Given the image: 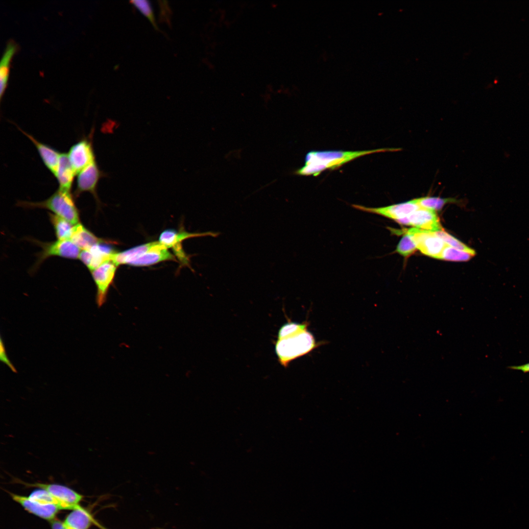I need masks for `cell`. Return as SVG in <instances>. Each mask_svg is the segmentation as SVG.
Returning a JSON list of instances; mask_svg holds the SVG:
<instances>
[{
	"mask_svg": "<svg viewBox=\"0 0 529 529\" xmlns=\"http://www.w3.org/2000/svg\"><path fill=\"white\" fill-rule=\"evenodd\" d=\"M351 206L358 210L380 215L396 221L409 216L421 208L415 199L405 202L377 208L358 204H352Z\"/></svg>",
	"mask_w": 529,
	"mask_h": 529,
	"instance_id": "9c48e42d",
	"label": "cell"
},
{
	"mask_svg": "<svg viewBox=\"0 0 529 529\" xmlns=\"http://www.w3.org/2000/svg\"><path fill=\"white\" fill-rule=\"evenodd\" d=\"M511 368L521 370L524 372H529V363L522 365L510 367Z\"/></svg>",
	"mask_w": 529,
	"mask_h": 529,
	"instance_id": "4dcf8cb0",
	"label": "cell"
},
{
	"mask_svg": "<svg viewBox=\"0 0 529 529\" xmlns=\"http://www.w3.org/2000/svg\"><path fill=\"white\" fill-rule=\"evenodd\" d=\"M18 128L33 144L44 165L55 175L58 168L61 153L51 146L39 142L32 135L25 132L20 128L18 127Z\"/></svg>",
	"mask_w": 529,
	"mask_h": 529,
	"instance_id": "e0dca14e",
	"label": "cell"
},
{
	"mask_svg": "<svg viewBox=\"0 0 529 529\" xmlns=\"http://www.w3.org/2000/svg\"><path fill=\"white\" fill-rule=\"evenodd\" d=\"M433 232L437 237L440 238L446 244L449 245L450 246L465 252L476 254V252L474 249L467 246L463 243H462L452 235L445 232L444 231L440 230Z\"/></svg>",
	"mask_w": 529,
	"mask_h": 529,
	"instance_id": "484cf974",
	"label": "cell"
},
{
	"mask_svg": "<svg viewBox=\"0 0 529 529\" xmlns=\"http://www.w3.org/2000/svg\"><path fill=\"white\" fill-rule=\"evenodd\" d=\"M63 523L67 529H88L93 524L101 529H105L81 505L72 510L66 516Z\"/></svg>",
	"mask_w": 529,
	"mask_h": 529,
	"instance_id": "9a60e30c",
	"label": "cell"
},
{
	"mask_svg": "<svg viewBox=\"0 0 529 529\" xmlns=\"http://www.w3.org/2000/svg\"><path fill=\"white\" fill-rule=\"evenodd\" d=\"M57 240H70L74 226L65 219L56 215L48 213Z\"/></svg>",
	"mask_w": 529,
	"mask_h": 529,
	"instance_id": "44dd1931",
	"label": "cell"
},
{
	"mask_svg": "<svg viewBox=\"0 0 529 529\" xmlns=\"http://www.w3.org/2000/svg\"><path fill=\"white\" fill-rule=\"evenodd\" d=\"M0 360L2 362L7 365L13 372H17L16 368L10 361V360L6 354L5 346L1 338H0Z\"/></svg>",
	"mask_w": 529,
	"mask_h": 529,
	"instance_id": "f1b7e54d",
	"label": "cell"
},
{
	"mask_svg": "<svg viewBox=\"0 0 529 529\" xmlns=\"http://www.w3.org/2000/svg\"><path fill=\"white\" fill-rule=\"evenodd\" d=\"M76 173L66 153H61L58 168L55 174L59 184V189L71 192Z\"/></svg>",
	"mask_w": 529,
	"mask_h": 529,
	"instance_id": "d6986e66",
	"label": "cell"
},
{
	"mask_svg": "<svg viewBox=\"0 0 529 529\" xmlns=\"http://www.w3.org/2000/svg\"><path fill=\"white\" fill-rule=\"evenodd\" d=\"M70 240L82 250L89 249L98 243L115 242L112 240L96 237L80 222L74 225Z\"/></svg>",
	"mask_w": 529,
	"mask_h": 529,
	"instance_id": "ac0fdd59",
	"label": "cell"
},
{
	"mask_svg": "<svg viewBox=\"0 0 529 529\" xmlns=\"http://www.w3.org/2000/svg\"><path fill=\"white\" fill-rule=\"evenodd\" d=\"M317 346L313 335L306 330L285 338L277 339L275 349L279 363L287 367L290 361L309 353Z\"/></svg>",
	"mask_w": 529,
	"mask_h": 529,
	"instance_id": "3957f363",
	"label": "cell"
},
{
	"mask_svg": "<svg viewBox=\"0 0 529 529\" xmlns=\"http://www.w3.org/2000/svg\"><path fill=\"white\" fill-rule=\"evenodd\" d=\"M417 249L411 236L405 233L397 246L396 251L401 255L407 257L412 254Z\"/></svg>",
	"mask_w": 529,
	"mask_h": 529,
	"instance_id": "4316f807",
	"label": "cell"
},
{
	"mask_svg": "<svg viewBox=\"0 0 529 529\" xmlns=\"http://www.w3.org/2000/svg\"><path fill=\"white\" fill-rule=\"evenodd\" d=\"M130 2L143 15L148 19L156 29H158V26L155 22L152 8L148 1L144 0H132Z\"/></svg>",
	"mask_w": 529,
	"mask_h": 529,
	"instance_id": "83f0119b",
	"label": "cell"
},
{
	"mask_svg": "<svg viewBox=\"0 0 529 529\" xmlns=\"http://www.w3.org/2000/svg\"><path fill=\"white\" fill-rule=\"evenodd\" d=\"M308 325L309 323L307 322L302 323L288 322L280 328L278 334V339L285 338L306 330Z\"/></svg>",
	"mask_w": 529,
	"mask_h": 529,
	"instance_id": "d4e9b609",
	"label": "cell"
},
{
	"mask_svg": "<svg viewBox=\"0 0 529 529\" xmlns=\"http://www.w3.org/2000/svg\"><path fill=\"white\" fill-rule=\"evenodd\" d=\"M76 173L96 161L91 138H84L72 145L67 154Z\"/></svg>",
	"mask_w": 529,
	"mask_h": 529,
	"instance_id": "30bf717a",
	"label": "cell"
},
{
	"mask_svg": "<svg viewBox=\"0 0 529 529\" xmlns=\"http://www.w3.org/2000/svg\"><path fill=\"white\" fill-rule=\"evenodd\" d=\"M13 481L22 484L26 487H35L46 490L63 503L67 509L72 510L80 506L79 503L83 498V496L81 494L62 484L41 482L31 483L24 482L16 478H13Z\"/></svg>",
	"mask_w": 529,
	"mask_h": 529,
	"instance_id": "5b68a950",
	"label": "cell"
},
{
	"mask_svg": "<svg viewBox=\"0 0 529 529\" xmlns=\"http://www.w3.org/2000/svg\"><path fill=\"white\" fill-rule=\"evenodd\" d=\"M112 261L106 262L91 271L96 287V303L98 308L106 302L110 287L118 267Z\"/></svg>",
	"mask_w": 529,
	"mask_h": 529,
	"instance_id": "52a82bcc",
	"label": "cell"
},
{
	"mask_svg": "<svg viewBox=\"0 0 529 529\" xmlns=\"http://www.w3.org/2000/svg\"><path fill=\"white\" fill-rule=\"evenodd\" d=\"M397 222L407 225H411L416 228L436 232L443 230L439 218L435 211L420 208L409 216L400 219Z\"/></svg>",
	"mask_w": 529,
	"mask_h": 529,
	"instance_id": "8fae6325",
	"label": "cell"
},
{
	"mask_svg": "<svg viewBox=\"0 0 529 529\" xmlns=\"http://www.w3.org/2000/svg\"><path fill=\"white\" fill-rule=\"evenodd\" d=\"M31 500L45 504H53L59 506L62 510L67 509L65 505L46 490L37 488L28 496Z\"/></svg>",
	"mask_w": 529,
	"mask_h": 529,
	"instance_id": "cb8c5ba5",
	"label": "cell"
},
{
	"mask_svg": "<svg viewBox=\"0 0 529 529\" xmlns=\"http://www.w3.org/2000/svg\"><path fill=\"white\" fill-rule=\"evenodd\" d=\"M19 47L13 40H10L5 48L0 62V99L7 86L10 64L12 57L18 50Z\"/></svg>",
	"mask_w": 529,
	"mask_h": 529,
	"instance_id": "ffe728a7",
	"label": "cell"
},
{
	"mask_svg": "<svg viewBox=\"0 0 529 529\" xmlns=\"http://www.w3.org/2000/svg\"><path fill=\"white\" fill-rule=\"evenodd\" d=\"M415 199L421 208L434 211L440 210L447 203H455L457 201L454 198L433 196H425Z\"/></svg>",
	"mask_w": 529,
	"mask_h": 529,
	"instance_id": "7402d4cb",
	"label": "cell"
},
{
	"mask_svg": "<svg viewBox=\"0 0 529 529\" xmlns=\"http://www.w3.org/2000/svg\"><path fill=\"white\" fill-rule=\"evenodd\" d=\"M409 234L416 247L421 252L429 257L440 259L442 252L447 245L433 232L412 228L396 231Z\"/></svg>",
	"mask_w": 529,
	"mask_h": 529,
	"instance_id": "277c9868",
	"label": "cell"
},
{
	"mask_svg": "<svg viewBox=\"0 0 529 529\" xmlns=\"http://www.w3.org/2000/svg\"><path fill=\"white\" fill-rule=\"evenodd\" d=\"M76 189L74 195L78 197L84 192L91 193L99 204L97 194V188L99 180L106 176L101 170L96 162L94 161L77 173Z\"/></svg>",
	"mask_w": 529,
	"mask_h": 529,
	"instance_id": "ba28073f",
	"label": "cell"
},
{
	"mask_svg": "<svg viewBox=\"0 0 529 529\" xmlns=\"http://www.w3.org/2000/svg\"><path fill=\"white\" fill-rule=\"evenodd\" d=\"M42 248L38 255L37 261L33 266L35 270L45 260L52 256H58L70 259L79 258L81 249L71 240H57L51 242H38Z\"/></svg>",
	"mask_w": 529,
	"mask_h": 529,
	"instance_id": "8992f818",
	"label": "cell"
},
{
	"mask_svg": "<svg viewBox=\"0 0 529 529\" xmlns=\"http://www.w3.org/2000/svg\"><path fill=\"white\" fill-rule=\"evenodd\" d=\"M17 205L27 208L49 210L73 225L79 223V214L71 192L58 189L47 199L38 202L19 201Z\"/></svg>",
	"mask_w": 529,
	"mask_h": 529,
	"instance_id": "7a4b0ae2",
	"label": "cell"
},
{
	"mask_svg": "<svg viewBox=\"0 0 529 529\" xmlns=\"http://www.w3.org/2000/svg\"><path fill=\"white\" fill-rule=\"evenodd\" d=\"M219 234L218 232L211 231L203 233H190L185 230L176 231L168 229L161 233L158 241L168 248H172L177 245L181 244L183 240L189 238L204 236L216 237Z\"/></svg>",
	"mask_w": 529,
	"mask_h": 529,
	"instance_id": "2e32d148",
	"label": "cell"
},
{
	"mask_svg": "<svg viewBox=\"0 0 529 529\" xmlns=\"http://www.w3.org/2000/svg\"><path fill=\"white\" fill-rule=\"evenodd\" d=\"M11 498L19 504L25 510L42 519L50 521L55 518L62 509L53 504H45L33 501L28 497L18 495L9 491Z\"/></svg>",
	"mask_w": 529,
	"mask_h": 529,
	"instance_id": "4fadbf2b",
	"label": "cell"
},
{
	"mask_svg": "<svg viewBox=\"0 0 529 529\" xmlns=\"http://www.w3.org/2000/svg\"><path fill=\"white\" fill-rule=\"evenodd\" d=\"M400 148H386L357 151H311L306 155L304 165L295 171L302 176H317L327 169H337L361 157L375 153L397 151Z\"/></svg>",
	"mask_w": 529,
	"mask_h": 529,
	"instance_id": "6da1fadb",
	"label": "cell"
},
{
	"mask_svg": "<svg viewBox=\"0 0 529 529\" xmlns=\"http://www.w3.org/2000/svg\"><path fill=\"white\" fill-rule=\"evenodd\" d=\"M476 254L460 250L448 245L443 249L440 259L455 262H465L470 260Z\"/></svg>",
	"mask_w": 529,
	"mask_h": 529,
	"instance_id": "603a6c76",
	"label": "cell"
},
{
	"mask_svg": "<svg viewBox=\"0 0 529 529\" xmlns=\"http://www.w3.org/2000/svg\"><path fill=\"white\" fill-rule=\"evenodd\" d=\"M108 243L96 244L87 250H82L78 259L91 271L103 263L111 261L113 255L117 252Z\"/></svg>",
	"mask_w": 529,
	"mask_h": 529,
	"instance_id": "7c38bea8",
	"label": "cell"
},
{
	"mask_svg": "<svg viewBox=\"0 0 529 529\" xmlns=\"http://www.w3.org/2000/svg\"><path fill=\"white\" fill-rule=\"evenodd\" d=\"M163 3H162V2L161 1V3L160 4V9H161V10H160L161 16H161V19L162 20H166L167 22H168L169 14H170V13L169 7H168V4H167V3H165L166 1H163Z\"/></svg>",
	"mask_w": 529,
	"mask_h": 529,
	"instance_id": "f546056e",
	"label": "cell"
},
{
	"mask_svg": "<svg viewBox=\"0 0 529 529\" xmlns=\"http://www.w3.org/2000/svg\"><path fill=\"white\" fill-rule=\"evenodd\" d=\"M166 261H176V260L165 245L159 241H153L149 249L130 262L128 265L134 266H147Z\"/></svg>",
	"mask_w": 529,
	"mask_h": 529,
	"instance_id": "5bb4252c",
	"label": "cell"
}]
</instances>
